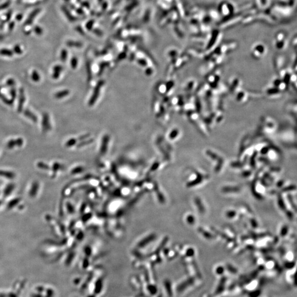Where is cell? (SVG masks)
<instances>
[{"label": "cell", "instance_id": "1", "mask_svg": "<svg viewBox=\"0 0 297 297\" xmlns=\"http://www.w3.org/2000/svg\"><path fill=\"white\" fill-rule=\"evenodd\" d=\"M104 83L105 82L104 80H99L97 84H96V86L94 90L93 93L91 96L90 99L89 101V105L90 106H93L96 102V100L99 97L101 89L102 87V86L104 85Z\"/></svg>", "mask_w": 297, "mask_h": 297}, {"label": "cell", "instance_id": "2", "mask_svg": "<svg viewBox=\"0 0 297 297\" xmlns=\"http://www.w3.org/2000/svg\"><path fill=\"white\" fill-rule=\"evenodd\" d=\"M42 130L45 132H47L51 129V126L50 122L49 116L47 113H44L42 116Z\"/></svg>", "mask_w": 297, "mask_h": 297}, {"label": "cell", "instance_id": "3", "mask_svg": "<svg viewBox=\"0 0 297 297\" xmlns=\"http://www.w3.org/2000/svg\"><path fill=\"white\" fill-rule=\"evenodd\" d=\"M23 143H24L23 139L20 138L16 139H11L8 141V143L7 144V147L9 149L13 148L16 146L21 147L23 145Z\"/></svg>", "mask_w": 297, "mask_h": 297}, {"label": "cell", "instance_id": "4", "mask_svg": "<svg viewBox=\"0 0 297 297\" xmlns=\"http://www.w3.org/2000/svg\"><path fill=\"white\" fill-rule=\"evenodd\" d=\"M25 101V96L24 90L23 88H21L19 90V102L17 107V111L18 112H22Z\"/></svg>", "mask_w": 297, "mask_h": 297}, {"label": "cell", "instance_id": "5", "mask_svg": "<svg viewBox=\"0 0 297 297\" xmlns=\"http://www.w3.org/2000/svg\"><path fill=\"white\" fill-rule=\"evenodd\" d=\"M63 71V67L61 65H56L53 68L52 78L54 79H57L60 76L61 73Z\"/></svg>", "mask_w": 297, "mask_h": 297}, {"label": "cell", "instance_id": "6", "mask_svg": "<svg viewBox=\"0 0 297 297\" xmlns=\"http://www.w3.org/2000/svg\"><path fill=\"white\" fill-rule=\"evenodd\" d=\"M24 115L25 116H26L27 118H29L34 122H36L38 121V118H37L36 116L35 115V114H34L28 108H26L24 111Z\"/></svg>", "mask_w": 297, "mask_h": 297}, {"label": "cell", "instance_id": "7", "mask_svg": "<svg viewBox=\"0 0 297 297\" xmlns=\"http://www.w3.org/2000/svg\"><path fill=\"white\" fill-rule=\"evenodd\" d=\"M69 94V91L67 89L60 91L55 94V98L57 99H62L63 97L68 96Z\"/></svg>", "mask_w": 297, "mask_h": 297}, {"label": "cell", "instance_id": "8", "mask_svg": "<svg viewBox=\"0 0 297 297\" xmlns=\"http://www.w3.org/2000/svg\"><path fill=\"white\" fill-rule=\"evenodd\" d=\"M110 140V137L108 135H105L102 139V148L105 149L107 148L108 143Z\"/></svg>", "mask_w": 297, "mask_h": 297}, {"label": "cell", "instance_id": "9", "mask_svg": "<svg viewBox=\"0 0 297 297\" xmlns=\"http://www.w3.org/2000/svg\"><path fill=\"white\" fill-rule=\"evenodd\" d=\"M0 176L7 178H13L14 176L13 173L6 170H0Z\"/></svg>", "mask_w": 297, "mask_h": 297}, {"label": "cell", "instance_id": "10", "mask_svg": "<svg viewBox=\"0 0 297 297\" xmlns=\"http://www.w3.org/2000/svg\"><path fill=\"white\" fill-rule=\"evenodd\" d=\"M31 78L32 80L34 81V82H38L40 80V75H39L38 72L36 71V70H34L32 72V74H31Z\"/></svg>", "mask_w": 297, "mask_h": 297}, {"label": "cell", "instance_id": "11", "mask_svg": "<svg viewBox=\"0 0 297 297\" xmlns=\"http://www.w3.org/2000/svg\"><path fill=\"white\" fill-rule=\"evenodd\" d=\"M1 87H0V90H1ZM0 99H1L3 102H5L6 104L8 105H12L13 102V101H12V100H9L7 97H6V96H4L2 94H1V91H0Z\"/></svg>", "mask_w": 297, "mask_h": 297}, {"label": "cell", "instance_id": "12", "mask_svg": "<svg viewBox=\"0 0 297 297\" xmlns=\"http://www.w3.org/2000/svg\"><path fill=\"white\" fill-rule=\"evenodd\" d=\"M38 184L35 183H34L33 184L32 187H31V189H30V192H29V194H30V196H34L35 195L36 192L38 190Z\"/></svg>", "mask_w": 297, "mask_h": 297}, {"label": "cell", "instance_id": "13", "mask_svg": "<svg viewBox=\"0 0 297 297\" xmlns=\"http://www.w3.org/2000/svg\"><path fill=\"white\" fill-rule=\"evenodd\" d=\"M14 185L13 184H9L7 187L6 188L5 190L4 191V195H8L10 194V193L12 192V191L13 190Z\"/></svg>", "mask_w": 297, "mask_h": 297}, {"label": "cell", "instance_id": "14", "mask_svg": "<svg viewBox=\"0 0 297 297\" xmlns=\"http://www.w3.org/2000/svg\"><path fill=\"white\" fill-rule=\"evenodd\" d=\"M67 45L68 46H75L77 47H80L82 46V44H81V43L78 42H73V41H69V42H68Z\"/></svg>", "mask_w": 297, "mask_h": 297}, {"label": "cell", "instance_id": "15", "mask_svg": "<svg viewBox=\"0 0 297 297\" xmlns=\"http://www.w3.org/2000/svg\"><path fill=\"white\" fill-rule=\"evenodd\" d=\"M6 85L12 88V87H13L14 85H16V82H15L14 80L13 79H11H11H8L6 82Z\"/></svg>", "mask_w": 297, "mask_h": 297}, {"label": "cell", "instance_id": "16", "mask_svg": "<svg viewBox=\"0 0 297 297\" xmlns=\"http://www.w3.org/2000/svg\"><path fill=\"white\" fill-rule=\"evenodd\" d=\"M71 64V66L72 67V68H77V65H78V60H77V58H73L72 59Z\"/></svg>", "mask_w": 297, "mask_h": 297}, {"label": "cell", "instance_id": "17", "mask_svg": "<svg viewBox=\"0 0 297 297\" xmlns=\"http://www.w3.org/2000/svg\"><path fill=\"white\" fill-rule=\"evenodd\" d=\"M18 201H19V199H14L13 200L11 201V202L8 204V208H12V207H13V206H15L16 204L18 203Z\"/></svg>", "mask_w": 297, "mask_h": 297}, {"label": "cell", "instance_id": "18", "mask_svg": "<svg viewBox=\"0 0 297 297\" xmlns=\"http://www.w3.org/2000/svg\"><path fill=\"white\" fill-rule=\"evenodd\" d=\"M67 51L64 50H63V51L61 52V60H62L63 61H65L67 60Z\"/></svg>", "mask_w": 297, "mask_h": 297}, {"label": "cell", "instance_id": "19", "mask_svg": "<svg viewBox=\"0 0 297 297\" xmlns=\"http://www.w3.org/2000/svg\"><path fill=\"white\" fill-rule=\"evenodd\" d=\"M10 94H11V96H12V100L13 101H14V100L15 99V98H16V91L15 88H13V87H12V89H11V90H10Z\"/></svg>", "mask_w": 297, "mask_h": 297}, {"label": "cell", "instance_id": "20", "mask_svg": "<svg viewBox=\"0 0 297 297\" xmlns=\"http://www.w3.org/2000/svg\"><path fill=\"white\" fill-rule=\"evenodd\" d=\"M76 141H77V140L75 139L72 138V139H70L69 140H68V141L66 143V145L68 146H72L75 144L76 143Z\"/></svg>", "mask_w": 297, "mask_h": 297}, {"label": "cell", "instance_id": "21", "mask_svg": "<svg viewBox=\"0 0 297 297\" xmlns=\"http://www.w3.org/2000/svg\"><path fill=\"white\" fill-rule=\"evenodd\" d=\"M138 61V63H139L140 65H141V66H144L146 64V61H145V60H142V59H140Z\"/></svg>", "mask_w": 297, "mask_h": 297}, {"label": "cell", "instance_id": "22", "mask_svg": "<svg viewBox=\"0 0 297 297\" xmlns=\"http://www.w3.org/2000/svg\"><path fill=\"white\" fill-rule=\"evenodd\" d=\"M89 134H87L83 135H82V136H81V137H80V138H79V139H80V140H81V141H82V140H85V139H86L87 138L89 137Z\"/></svg>", "mask_w": 297, "mask_h": 297}, {"label": "cell", "instance_id": "23", "mask_svg": "<svg viewBox=\"0 0 297 297\" xmlns=\"http://www.w3.org/2000/svg\"><path fill=\"white\" fill-rule=\"evenodd\" d=\"M0 205H1V202H0Z\"/></svg>", "mask_w": 297, "mask_h": 297}]
</instances>
